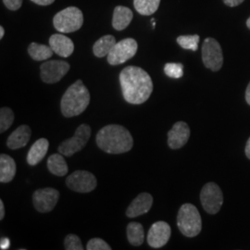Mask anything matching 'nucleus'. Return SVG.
Instances as JSON below:
<instances>
[{
	"instance_id": "nucleus-13",
	"label": "nucleus",
	"mask_w": 250,
	"mask_h": 250,
	"mask_svg": "<svg viewBox=\"0 0 250 250\" xmlns=\"http://www.w3.org/2000/svg\"><path fill=\"white\" fill-rule=\"evenodd\" d=\"M170 225L165 222H157L152 224L147 233V243L153 249H161L164 247L170 237Z\"/></svg>"
},
{
	"instance_id": "nucleus-7",
	"label": "nucleus",
	"mask_w": 250,
	"mask_h": 250,
	"mask_svg": "<svg viewBox=\"0 0 250 250\" xmlns=\"http://www.w3.org/2000/svg\"><path fill=\"white\" fill-rule=\"evenodd\" d=\"M202 61L206 67L212 72H218L224 64V55L219 42L211 37L204 40L202 45Z\"/></svg>"
},
{
	"instance_id": "nucleus-15",
	"label": "nucleus",
	"mask_w": 250,
	"mask_h": 250,
	"mask_svg": "<svg viewBox=\"0 0 250 250\" xmlns=\"http://www.w3.org/2000/svg\"><path fill=\"white\" fill-rule=\"evenodd\" d=\"M153 205V197L148 193H141L134 198L126 209V216L136 218L147 213Z\"/></svg>"
},
{
	"instance_id": "nucleus-25",
	"label": "nucleus",
	"mask_w": 250,
	"mask_h": 250,
	"mask_svg": "<svg viewBox=\"0 0 250 250\" xmlns=\"http://www.w3.org/2000/svg\"><path fill=\"white\" fill-rule=\"evenodd\" d=\"M161 0H134V9L145 16L154 14L160 7Z\"/></svg>"
},
{
	"instance_id": "nucleus-38",
	"label": "nucleus",
	"mask_w": 250,
	"mask_h": 250,
	"mask_svg": "<svg viewBox=\"0 0 250 250\" xmlns=\"http://www.w3.org/2000/svg\"><path fill=\"white\" fill-rule=\"evenodd\" d=\"M5 35V30L3 26H0V39H2Z\"/></svg>"
},
{
	"instance_id": "nucleus-8",
	"label": "nucleus",
	"mask_w": 250,
	"mask_h": 250,
	"mask_svg": "<svg viewBox=\"0 0 250 250\" xmlns=\"http://www.w3.org/2000/svg\"><path fill=\"white\" fill-rule=\"evenodd\" d=\"M200 201L203 208L209 214H216L222 208L224 195L222 189L215 183H208L200 192Z\"/></svg>"
},
{
	"instance_id": "nucleus-33",
	"label": "nucleus",
	"mask_w": 250,
	"mask_h": 250,
	"mask_svg": "<svg viewBox=\"0 0 250 250\" xmlns=\"http://www.w3.org/2000/svg\"><path fill=\"white\" fill-rule=\"evenodd\" d=\"M10 246L9 238H2L0 241V249L2 250H8Z\"/></svg>"
},
{
	"instance_id": "nucleus-2",
	"label": "nucleus",
	"mask_w": 250,
	"mask_h": 250,
	"mask_svg": "<svg viewBox=\"0 0 250 250\" xmlns=\"http://www.w3.org/2000/svg\"><path fill=\"white\" fill-rule=\"evenodd\" d=\"M101 150L108 154H122L130 151L134 139L130 132L122 125H109L100 129L96 137Z\"/></svg>"
},
{
	"instance_id": "nucleus-4",
	"label": "nucleus",
	"mask_w": 250,
	"mask_h": 250,
	"mask_svg": "<svg viewBox=\"0 0 250 250\" xmlns=\"http://www.w3.org/2000/svg\"><path fill=\"white\" fill-rule=\"evenodd\" d=\"M179 230L187 237H195L202 229V219L196 206L186 203L179 209L177 215Z\"/></svg>"
},
{
	"instance_id": "nucleus-36",
	"label": "nucleus",
	"mask_w": 250,
	"mask_h": 250,
	"mask_svg": "<svg viewBox=\"0 0 250 250\" xmlns=\"http://www.w3.org/2000/svg\"><path fill=\"white\" fill-rule=\"evenodd\" d=\"M246 100H247V103L250 106V82L246 90Z\"/></svg>"
},
{
	"instance_id": "nucleus-39",
	"label": "nucleus",
	"mask_w": 250,
	"mask_h": 250,
	"mask_svg": "<svg viewBox=\"0 0 250 250\" xmlns=\"http://www.w3.org/2000/svg\"><path fill=\"white\" fill-rule=\"evenodd\" d=\"M247 26L249 27L250 30V17L248 19V21H247Z\"/></svg>"
},
{
	"instance_id": "nucleus-18",
	"label": "nucleus",
	"mask_w": 250,
	"mask_h": 250,
	"mask_svg": "<svg viewBox=\"0 0 250 250\" xmlns=\"http://www.w3.org/2000/svg\"><path fill=\"white\" fill-rule=\"evenodd\" d=\"M49 142L45 138H40L36 140L34 145L31 146L30 150L27 154V162L31 166H36L42 161L48 151Z\"/></svg>"
},
{
	"instance_id": "nucleus-6",
	"label": "nucleus",
	"mask_w": 250,
	"mask_h": 250,
	"mask_svg": "<svg viewBox=\"0 0 250 250\" xmlns=\"http://www.w3.org/2000/svg\"><path fill=\"white\" fill-rule=\"evenodd\" d=\"M91 136V128L88 125H81L75 131L72 138H69L59 146V152L65 157H71L75 153L81 151L88 142Z\"/></svg>"
},
{
	"instance_id": "nucleus-32",
	"label": "nucleus",
	"mask_w": 250,
	"mask_h": 250,
	"mask_svg": "<svg viewBox=\"0 0 250 250\" xmlns=\"http://www.w3.org/2000/svg\"><path fill=\"white\" fill-rule=\"evenodd\" d=\"M245 0H224V4L228 7H236L238 5L242 4Z\"/></svg>"
},
{
	"instance_id": "nucleus-37",
	"label": "nucleus",
	"mask_w": 250,
	"mask_h": 250,
	"mask_svg": "<svg viewBox=\"0 0 250 250\" xmlns=\"http://www.w3.org/2000/svg\"><path fill=\"white\" fill-rule=\"evenodd\" d=\"M245 151H246V155H247L248 159H250V137L249 138L248 142H247V145H246V149H245Z\"/></svg>"
},
{
	"instance_id": "nucleus-14",
	"label": "nucleus",
	"mask_w": 250,
	"mask_h": 250,
	"mask_svg": "<svg viewBox=\"0 0 250 250\" xmlns=\"http://www.w3.org/2000/svg\"><path fill=\"white\" fill-rule=\"evenodd\" d=\"M190 128L185 122H177L168 133V145L171 149H179L188 143Z\"/></svg>"
},
{
	"instance_id": "nucleus-30",
	"label": "nucleus",
	"mask_w": 250,
	"mask_h": 250,
	"mask_svg": "<svg viewBox=\"0 0 250 250\" xmlns=\"http://www.w3.org/2000/svg\"><path fill=\"white\" fill-rule=\"evenodd\" d=\"M87 250H110L111 248L108 244L101 238H93L90 239L86 245Z\"/></svg>"
},
{
	"instance_id": "nucleus-27",
	"label": "nucleus",
	"mask_w": 250,
	"mask_h": 250,
	"mask_svg": "<svg viewBox=\"0 0 250 250\" xmlns=\"http://www.w3.org/2000/svg\"><path fill=\"white\" fill-rule=\"evenodd\" d=\"M199 36H181L177 37L178 45L184 49H188L192 51H197L199 43Z\"/></svg>"
},
{
	"instance_id": "nucleus-17",
	"label": "nucleus",
	"mask_w": 250,
	"mask_h": 250,
	"mask_svg": "<svg viewBox=\"0 0 250 250\" xmlns=\"http://www.w3.org/2000/svg\"><path fill=\"white\" fill-rule=\"evenodd\" d=\"M32 135L31 128L28 125H21L13 131L7 140V146L10 149H19L25 146Z\"/></svg>"
},
{
	"instance_id": "nucleus-31",
	"label": "nucleus",
	"mask_w": 250,
	"mask_h": 250,
	"mask_svg": "<svg viewBox=\"0 0 250 250\" xmlns=\"http://www.w3.org/2000/svg\"><path fill=\"white\" fill-rule=\"evenodd\" d=\"M22 1L23 0H3L4 5L6 6V8H8L9 10H18L21 5H22Z\"/></svg>"
},
{
	"instance_id": "nucleus-34",
	"label": "nucleus",
	"mask_w": 250,
	"mask_h": 250,
	"mask_svg": "<svg viewBox=\"0 0 250 250\" xmlns=\"http://www.w3.org/2000/svg\"><path fill=\"white\" fill-rule=\"evenodd\" d=\"M31 1L40 6H48V5H51L55 0H31Z\"/></svg>"
},
{
	"instance_id": "nucleus-29",
	"label": "nucleus",
	"mask_w": 250,
	"mask_h": 250,
	"mask_svg": "<svg viewBox=\"0 0 250 250\" xmlns=\"http://www.w3.org/2000/svg\"><path fill=\"white\" fill-rule=\"evenodd\" d=\"M65 250H83V247L81 242L80 237L76 234H68L64 240Z\"/></svg>"
},
{
	"instance_id": "nucleus-3",
	"label": "nucleus",
	"mask_w": 250,
	"mask_h": 250,
	"mask_svg": "<svg viewBox=\"0 0 250 250\" xmlns=\"http://www.w3.org/2000/svg\"><path fill=\"white\" fill-rule=\"evenodd\" d=\"M90 93L82 80H77L66 90L61 101V109L66 118L78 116L89 105Z\"/></svg>"
},
{
	"instance_id": "nucleus-11",
	"label": "nucleus",
	"mask_w": 250,
	"mask_h": 250,
	"mask_svg": "<svg viewBox=\"0 0 250 250\" xmlns=\"http://www.w3.org/2000/svg\"><path fill=\"white\" fill-rule=\"evenodd\" d=\"M70 64L62 61H48L40 67L41 79L45 83H56L70 71Z\"/></svg>"
},
{
	"instance_id": "nucleus-26",
	"label": "nucleus",
	"mask_w": 250,
	"mask_h": 250,
	"mask_svg": "<svg viewBox=\"0 0 250 250\" xmlns=\"http://www.w3.org/2000/svg\"><path fill=\"white\" fill-rule=\"evenodd\" d=\"M14 122V113L11 108L1 107L0 109V133L6 132Z\"/></svg>"
},
{
	"instance_id": "nucleus-20",
	"label": "nucleus",
	"mask_w": 250,
	"mask_h": 250,
	"mask_svg": "<svg viewBox=\"0 0 250 250\" xmlns=\"http://www.w3.org/2000/svg\"><path fill=\"white\" fill-rule=\"evenodd\" d=\"M16 163L15 161L7 154L0 155V182L9 183L16 174Z\"/></svg>"
},
{
	"instance_id": "nucleus-16",
	"label": "nucleus",
	"mask_w": 250,
	"mask_h": 250,
	"mask_svg": "<svg viewBox=\"0 0 250 250\" xmlns=\"http://www.w3.org/2000/svg\"><path fill=\"white\" fill-rule=\"evenodd\" d=\"M49 45L52 48L54 53L62 57L68 58L74 51V44L72 40L61 34L52 35L49 38Z\"/></svg>"
},
{
	"instance_id": "nucleus-23",
	"label": "nucleus",
	"mask_w": 250,
	"mask_h": 250,
	"mask_svg": "<svg viewBox=\"0 0 250 250\" xmlns=\"http://www.w3.org/2000/svg\"><path fill=\"white\" fill-rule=\"evenodd\" d=\"M28 53L34 61L43 62L51 58L54 51L50 45L48 46L37 43H32L28 46Z\"/></svg>"
},
{
	"instance_id": "nucleus-1",
	"label": "nucleus",
	"mask_w": 250,
	"mask_h": 250,
	"mask_svg": "<svg viewBox=\"0 0 250 250\" xmlns=\"http://www.w3.org/2000/svg\"><path fill=\"white\" fill-rule=\"evenodd\" d=\"M120 83L124 98L130 104H143L151 96V77L140 67L128 66L125 68L120 74Z\"/></svg>"
},
{
	"instance_id": "nucleus-21",
	"label": "nucleus",
	"mask_w": 250,
	"mask_h": 250,
	"mask_svg": "<svg viewBox=\"0 0 250 250\" xmlns=\"http://www.w3.org/2000/svg\"><path fill=\"white\" fill-rule=\"evenodd\" d=\"M47 169L56 176H65L69 170L62 154H53L47 160Z\"/></svg>"
},
{
	"instance_id": "nucleus-22",
	"label": "nucleus",
	"mask_w": 250,
	"mask_h": 250,
	"mask_svg": "<svg viewBox=\"0 0 250 250\" xmlns=\"http://www.w3.org/2000/svg\"><path fill=\"white\" fill-rule=\"evenodd\" d=\"M116 44L115 37L110 35L102 36L94 44L93 52L96 57L103 58L107 56Z\"/></svg>"
},
{
	"instance_id": "nucleus-5",
	"label": "nucleus",
	"mask_w": 250,
	"mask_h": 250,
	"mask_svg": "<svg viewBox=\"0 0 250 250\" xmlns=\"http://www.w3.org/2000/svg\"><path fill=\"white\" fill-rule=\"evenodd\" d=\"M83 23V12L76 7L66 8L54 16V27L61 33H73L79 30Z\"/></svg>"
},
{
	"instance_id": "nucleus-9",
	"label": "nucleus",
	"mask_w": 250,
	"mask_h": 250,
	"mask_svg": "<svg viewBox=\"0 0 250 250\" xmlns=\"http://www.w3.org/2000/svg\"><path fill=\"white\" fill-rule=\"evenodd\" d=\"M138 45L134 38H126L118 42L107 55V62L116 66L126 62L134 57L137 52Z\"/></svg>"
},
{
	"instance_id": "nucleus-28",
	"label": "nucleus",
	"mask_w": 250,
	"mask_h": 250,
	"mask_svg": "<svg viewBox=\"0 0 250 250\" xmlns=\"http://www.w3.org/2000/svg\"><path fill=\"white\" fill-rule=\"evenodd\" d=\"M164 72L170 78L179 79L184 75V66L182 63H167L164 66Z\"/></svg>"
},
{
	"instance_id": "nucleus-10",
	"label": "nucleus",
	"mask_w": 250,
	"mask_h": 250,
	"mask_svg": "<svg viewBox=\"0 0 250 250\" xmlns=\"http://www.w3.org/2000/svg\"><path fill=\"white\" fill-rule=\"evenodd\" d=\"M66 185L77 193H89L98 186L96 176L87 170H75L66 179Z\"/></svg>"
},
{
	"instance_id": "nucleus-35",
	"label": "nucleus",
	"mask_w": 250,
	"mask_h": 250,
	"mask_svg": "<svg viewBox=\"0 0 250 250\" xmlns=\"http://www.w3.org/2000/svg\"><path fill=\"white\" fill-rule=\"evenodd\" d=\"M5 216V208H4V203L2 199H0V220L2 221Z\"/></svg>"
},
{
	"instance_id": "nucleus-24",
	"label": "nucleus",
	"mask_w": 250,
	"mask_h": 250,
	"mask_svg": "<svg viewBox=\"0 0 250 250\" xmlns=\"http://www.w3.org/2000/svg\"><path fill=\"white\" fill-rule=\"evenodd\" d=\"M128 241L134 247H139L144 243L145 232L143 225L139 223H130L127 226Z\"/></svg>"
},
{
	"instance_id": "nucleus-12",
	"label": "nucleus",
	"mask_w": 250,
	"mask_h": 250,
	"mask_svg": "<svg viewBox=\"0 0 250 250\" xmlns=\"http://www.w3.org/2000/svg\"><path fill=\"white\" fill-rule=\"evenodd\" d=\"M60 198V192L51 188L37 189L33 195V203L36 210L46 213L54 209Z\"/></svg>"
},
{
	"instance_id": "nucleus-19",
	"label": "nucleus",
	"mask_w": 250,
	"mask_h": 250,
	"mask_svg": "<svg viewBox=\"0 0 250 250\" xmlns=\"http://www.w3.org/2000/svg\"><path fill=\"white\" fill-rule=\"evenodd\" d=\"M133 17V11L129 8L124 6H118L113 12L112 26L117 31H123L131 23Z\"/></svg>"
}]
</instances>
